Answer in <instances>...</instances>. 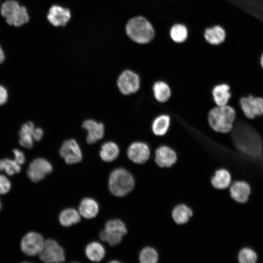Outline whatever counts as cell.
Returning <instances> with one entry per match:
<instances>
[{
    "instance_id": "35",
    "label": "cell",
    "mask_w": 263,
    "mask_h": 263,
    "mask_svg": "<svg viewBox=\"0 0 263 263\" xmlns=\"http://www.w3.org/2000/svg\"><path fill=\"white\" fill-rule=\"evenodd\" d=\"M43 134V130L40 128H35L33 133V138L36 141H39Z\"/></svg>"
},
{
    "instance_id": "18",
    "label": "cell",
    "mask_w": 263,
    "mask_h": 263,
    "mask_svg": "<svg viewBox=\"0 0 263 263\" xmlns=\"http://www.w3.org/2000/svg\"><path fill=\"white\" fill-rule=\"evenodd\" d=\"M99 210L97 202L93 198L86 197L83 199L79 204L78 211L81 216L86 219L95 217Z\"/></svg>"
},
{
    "instance_id": "7",
    "label": "cell",
    "mask_w": 263,
    "mask_h": 263,
    "mask_svg": "<svg viewBox=\"0 0 263 263\" xmlns=\"http://www.w3.org/2000/svg\"><path fill=\"white\" fill-rule=\"evenodd\" d=\"M39 256L41 261L47 263H62L65 260L63 248L55 240L50 239L45 241Z\"/></svg>"
},
{
    "instance_id": "29",
    "label": "cell",
    "mask_w": 263,
    "mask_h": 263,
    "mask_svg": "<svg viewBox=\"0 0 263 263\" xmlns=\"http://www.w3.org/2000/svg\"><path fill=\"white\" fill-rule=\"evenodd\" d=\"M158 259L157 252L151 247L143 248L139 255V260L141 263H156Z\"/></svg>"
},
{
    "instance_id": "20",
    "label": "cell",
    "mask_w": 263,
    "mask_h": 263,
    "mask_svg": "<svg viewBox=\"0 0 263 263\" xmlns=\"http://www.w3.org/2000/svg\"><path fill=\"white\" fill-rule=\"evenodd\" d=\"M231 176L230 172L226 169H220L215 171L211 178V184L215 188L224 189L230 185Z\"/></svg>"
},
{
    "instance_id": "26",
    "label": "cell",
    "mask_w": 263,
    "mask_h": 263,
    "mask_svg": "<svg viewBox=\"0 0 263 263\" xmlns=\"http://www.w3.org/2000/svg\"><path fill=\"white\" fill-rule=\"evenodd\" d=\"M85 253L87 257L90 261L98 262L104 258L105 250L100 243L93 242L89 243L86 247Z\"/></svg>"
},
{
    "instance_id": "36",
    "label": "cell",
    "mask_w": 263,
    "mask_h": 263,
    "mask_svg": "<svg viewBox=\"0 0 263 263\" xmlns=\"http://www.w3.org/2000/svg\"><path fill=\"white\" fill-rule=\"evenodd\" d=\"M5 56L3 51L0 46V64L2 63L4 60Z\"/></svg>"
},
{
    "instance_id": "27",
    "label": "cell",
    "mask_w": 263,
    "mask_h": 263,
    "mask_svg": "<svg viewBox=\"0 0 263 263\" xmlns=\"http://www.w3.org/2000/svg\"><path fill=\"white\" fill-rule=\"evenodd\" d=\"M81 219L78 211L73 208L63 209L59 214V221L60 224L65 227L71 226L78 223Z\"/></svg>"
},
{
    "instance_id": "22",
    "label": "cell",
    "mask_w": 263,
    "mask_h": 263,
    "mask_svg": "<svg viewBox=\"0 0 263 263\" xmlns=\"http://www.w3.org/2000/svg\"><path fill=\"white\" fill-rule=\"evenodd\" d=\"M171 215L175 223L178 225H183L188 221L193 215V211L186 205L181 204L173 208Z\"/></svg>"
},
{
    "instance_id": "33",
    "label": "cell",
    "mask_w": 263,
    "mask_h": 263,
    "mask_svg": "<svg viewBox=\"0 0 263 263\" xmlns=\"http://www.w3.org/2000/svg\"><path fill=\"white\" fill-rule=\"evenodd\" d=\"M13 151L15 156L14 160L19 165H22L25 160L24 153L18 149H14Z\"/></svg>"
},
{
    "instance_id": "34",
    "label": "cell",
    "mask_w": 263,
    "mask_h": 263,
    "mask_svg": "<svg viewBox=\"0 0 263 263\" xmlns=\"http://www.w3.org/2000/svg\"><path fill=\"white\" fill-rule=\"evenodd\" d=\"M8 94L6 89L0 85V105L4 104L7 100Z\"/></svg>"
},
{
    "instance_id": "23",
    "label": "cell",
    "mask_w": 263,
    "mask_h": 263,
    "mask_svg": "<svg viewBox=\"0 0 263 263\" xmlns=\"http://www.w3.org/2000/svg\"><path fill=\"white\" fill-rule=\"evenodd\" d=\"M35 127L32 122L24 124L19 132V144L27 149H31L33 145V133Z\"/></svg>"
},
{
    "instance_id": "16",
    "label": "cell",
    "mask_w": 263,
    "mask_h": 263,
    "mask_svg": "<svg viewBox=\"0 0 263 263\" xmlns=\"http://www.w3.org/2000/svg\"><path fill=\"white\" fill-rule=\"evenodd\" d=\"M231 197L239 203H245L249 198L251 188L248 183L243 181H237L230 187Z\"/></svg>"
},
{
    "instance_id": "10",
    "label": "cell",
    "mask_w": 263,
    "mask_h": 263,
    "mask_svg": "<svg viewBox=\"0 0 263 263\" xmlns=\"http://www.w3.org/2000/svg\"><path fill=\"white\" fill-rule=\"evenodd\" d=\"M52 170V166L49 161L44 158H38L30 163L27 174L32 182L37 183L51 173Z\"/></svg>"
},
{
    "instance_id": "28",
    "label": "cell",
    "mask_w": 263,
    "mask_h": 263,
    "mask_svg": "<svg viewBox=\"0 0 263 263\" xmlns=\"http://www.w3.org/2000/svg\"><path fill=\"white\" fill-rule=\"evenodd\" d=\"M169 35L172 40L175 42L182 43L188 38V29L183 24H176L171 27Z\"/></svg>"
},
{
    "instance_id": "3",
    "label": "cell",
    "mask_w": 263,
    "mask_h": 263,
    "mask_svg": "<svg viewBox=\"0 0 263 263\" xmlns=\"http://www.w3.org/2000/svg\"><path fill=\"white\" fill-rule=\"evenodd\" d=\"M135 181L132 174L123 168L115 169L109 176V189L117 197H123L129 194L133 189Z\"/></svg>"
},
{
    "instance_id": "12",
    "label": "cell",
    "mask_w": 263,
    "mask_h": 263,
    "mask_svg": "<svg viewBox=\"0 0 263 263\" xmlns=\"http://www.w3.org/2000/svg\"><path fill=\"white\" fill-rule=\"evenodd\" d=\"M127 154L128 158L133 163L142 164L149 159L150 150L147 144L136 141L132 143L129 146Z\"/></svg>"
},
{
    "instance_id": "31",
    "label": "cell",
    "mask_w": 263,
    "mask_h": 263,
    "mask_svg": "<svg viewBox=\"0 0 263 263\" xmlns=\"http://www.w3.org/2000/svg\"><path fill=\"white\" fill-rule=\"evenodd\" d=\"M238 259L241 263H255L257 260V255L252 249L245 247L239 251Z\"/></svg>"
},
{
    "instance_id": "8",
    "label": "cell",
    "mask_w": 263,
    "mask_h": 263,
    "mask_svg": "<svg viewBox=\"0 0 263 263\" xmlns=\"http://www.w3.org/2000/svg\"><path fill=\"white\" fill-rule=\"evenodd\" d=\"M117 85L120 92L124 95L135 93L140 87L139 75L134 72L126 70L119 75Z\"/></svg>"
},
{
    "instance_id": "21",
    "label": "cell",
    "mask_w": 263,
    "mask_h": 263,
    "mask_svg": "<svg viewBox=\"0 0 263 263\" xmlns=\"http://www.w3.org/2000/svg\"><path fill=\"white\" fill-rule=\"evenodd\" d=\"M152 91L155 99L160 103L166 102L171 96L170 87L164 81L155 82L152 86Z\"/></svg>"
},
{
    "instance_id": "13",
    "label": "cell",
    "mask_w": 263,
    "mask_h": 263,
    "mask_svg": "<svg viewBox=\"0 0 263 263\" xmlns=\"http://www.w3.org/2000/svg\"><path fill=\"white\" fill-rule=\"evenodd\" d=\"M177 159L176 152L168 146H159L155 151V162L160 168H170L176 162Z\"/></svg>"
},
{
    "instance_id": "9",
    "label": "cell",
    "mask_w": 263,
    "mask_h": 263,
    "mask_svg": "<svg viewBox=\"0 0 263 263\" xmlns=\"http://www.w3.org/2000/svg\"><path fill=\"white\" fill-rule=\"evenodd\" d=\"M44 243L45 240L40 234L30 232L22 239L20 247L22 251L27 255L35 256L41 253Z\"/></svg>"
},
{
    "instance_id": "5",
    "label": "cell",
    "mask_w": 263,
    "mask_h": 263,
    "mask_svg": "<svg viewBox=\"0 0 263 263\" xmlns=\"http://www.w3.org/2000/svg\"><path fill=\"white\" fill-rule=\"evenodd\" d=\"M127 233L125 224L120 220H109L105 228L99 234L100 239L111 246L119 244L123 236Z\"/></svg>"
},
{
    "instance_id": "15",
    "label": "cell",
    "mask_w": 263,
    "mask_h": 263,
    "mask_svg": "<svg viewBox=\"0 0 263 263\" xmlns=\"http://www.w3.org/2000/svg\"><path fill=\"white\" fill-rule=\"evenodd\" d=\"M82 127L87 131L86 141L93 144L101 140L104 135V126L93 119H88L83 122Z\"/></svg>"
},
{
    "instance_id": "19",
    "label": "cell",
    "mask_w": 263,
    "mask_h": 263,
    "mask_svg": "<svg viewBox=\"0 0 263 263\" xmlns=\"http://www.w3.org/2000/svg\"><path fill=\"white\" fill-rule=\"evenodd\" d=\"M170 117L167 114H161L156 116L151 124L153 133L157 136L165 135L170 125Z\"/></svg>"
},
{
    "instance_id": "30",
    "label": "cell",
    "mask_w": 263,
    "mask_h": 263,
    "mask_svg": "<svg viewBox=\"0 0 263 263\" xmlns=\"http://www.w3.org/2000/svg\"><path fill=\"white\" fill-rule=\"evenodd\" d=\"M0 170H4L8 175H12L19 173L21 167L14 159L5 158L0 160Z\"/></svg>"
},
{
    "instance_id": "1",
    "label": "cell",
    "mask_w": 263,
    "mask_h": 263,
    "mask_svg": "<svg viewBox=\"0 0 263 263\" xmlns=\"http://www.w3.org/2000/svg\"><path fill=\"white\" fill-rule=\"evenodd\" d=\"M236 119V112L231 105L217 106L207 114V121L211 129L219 133H227L232 130Z\"/></svg>"
},
{
    "instance_id": "24",
    "label": "cell",
    "mask_w": 263,
    "mask_h": 263,
    "mask_svg": "<svg viewBox=\"0 0 263 263\" xmlns=\"http://www.w3.org/2000/svg\"><path fill=\"white\" fill-rule=\"evenodd\" d=\"M226 34L225 30L219 25L206 29L204 37L210 44L219 45L223 42L225 38Z\"/></svg>"
},
{
    "instance_id": "4",
    "label": "cell",
    "mask_w": 263,
    "mask_h": 263,
    "mask_svg": "<svg viewBox=\"0 0 263 263\" xmlns=\"http://www.w3.org/2000/svg\"><path fill=\"white\" fill-rule=\"evenodd\" d=\"M0 13L10 25L20 26L27 23L29 19L26 8L15 0L4 2L0 8Z\"/></svg>"
},
{
    "instance_id": "37",
    "label": "cell",
    "mask_w": 263,
    "mask_h": 263,
    "mask_svg": "<svg viewBox=\"0 0 263 263\" xmlns=\"http://www.w3.org/2000/svg\"><path fill=\"white\" fill-rule=\"evenodd\" d=\"M260 64L262 68L263 69V54L261 56L260 59Z\"/></svg>"
},
{
    "instance_id": "14",
    "label": "cell",
    "mask_w": 263,
    "mask_h": 263,
    "mask_svg": "<svg viewBox=\"0 0 263 263\" xmlns=\"http://www.w3.org/2000/svg\"><path fill=\"white\" fill-rule=\"evenodd\" d=\"M70 10L58 5L52 6L47 14V18L54 26H64L71 19Z\"/></svg>"
},
{
    "instance_id": "38",
    "label": "cell",
    "mask_w": 263,
    "mask_h": 263,
    "mask_svg": "<svg viewBox=\"0 0 263 263\" xmlns=\"http://www.w3.org/2000/svg\"><path fill=\"white\" fill-rule=\"evenodd\" d=\"M0 209H1V203H0Z\"/></svg>"
},
{
    "instance_id": "25",
    "label": "cell",
    "mask_w": 263,
    "mask_h": 263,
    "mask_svg": "<svg viewBox=\"0 0 263 263\" xmlns=\"http://www.w3.org/2000/svg\"><path fill=\"white\" fill-rule=\"evenodd\" d=\"M119 154L117 145L112 141L104 143L101 147L99 155L101 159L106 162H111L116 159Z\"/></svg>"
},
{
    "instance_id": "11",
    "label": "cell",
    "mask_w": 263,
    "mask_h": 263,
    "mask_svg": "<svg viewBox=\"0 0 263 263\" xmlns=\"http://www.w3.org/2000/svg\"><path fill=\"white\" fill-rule=\"evenodd\" d=\"M59 154L68 164L79 163L82 159L81 149L77 142L73 139L65 140L62 143Z\"/></svg>"
},
{
    "instance_id": "32",
    "label": "cell",
    "mask_w": 263,
    "mask_h": 263,
    "mask_svg": "<svg viewBox=\"0 0 263 263\" xmlns=\"http://www.w3.org/2000/svg\"><path fill=\"white\" fill-rule=\"evenodd\" d=\"M11 188V183L4 175L0 174V194H5Z\"/></svg>"
},
{
    "instance_id": "6",
    "label": "cell",
    "mask_w": 263,
    "mask_h": 263,
    "mask_svg": "<svg viewBox=\"0 0 263 263\" xmlns=\"http://www.w3.org/2000/svg\"><path fill=\"white\" fill-rule=\"evenodd\" d=\"M240 108L248 119H253L263 114V98L252 94L241 97L239 101Z\"/></svg>"
},
{
    "instance_id": "2",
    "label": "cell",
    "mask_w": 263,
    "mask_h": 263,
    "mask_svg": "<svg viewBox=\"0 0 263 263\" xmlns=\"http://www.w3.org/2000/svg\"><path fill=\"white\" fill-rule=\"evenodd\" d=\"M125 29L129 38L139 44L148 43L154 37V30L152 25L141 16L131 19L127 23Z\"/></svg>"
},
{
    "instance_id": "17",
    "label": "cell",
    "mask_w": 263,
    "mask_h": 263,
    "mask_svg": "<svg viewBox=\"0 0 263 263\" xmlns=\"http://www.w3.org/2000/svg\"><path fill=\"white\" fill-rule=\"evenodd\" d=\"M211 94L216 106L228 104L232 96L230 85L225 83L215 85L212 90Z\"/></svg>"
}]
</instances>
